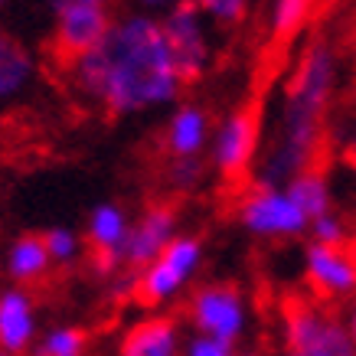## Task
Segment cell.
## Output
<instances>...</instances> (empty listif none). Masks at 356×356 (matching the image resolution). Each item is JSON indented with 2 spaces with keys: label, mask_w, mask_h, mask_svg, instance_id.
<instances>
[{
  "label": "cell",
  "mask_w": 356,
  "mask_h": 356,
  "mask_svg": "<svg viewBox=\"0 0 356 356\" xmlns=\"http://www.w3.org/2000/svg\"><path fill=\"white\" fill-rule=\"evenodd\" d=\"M65 72L79 95L115 118L163 108L186 88L170 59L161 17L140 10L115 17L105 40L65 63Z\"/></svg>",
  "instance_id": "cell-1"
},
{
  "label": "cell",
  "mask_w": 356,
  "mask_h": 356,
  "mask_svg": "<svg viewBox=\"0 0 356 356\" xmlns=\"http://www.w3.org/2000/svg\"><path fill=\"white\" fill-rule=\"evenodd\" d=\"M337 79H340V53L334 40L317 36L304 46L294 69L288 72L278 111V134L261 161L255 184L284 186L294 173L317 167Z\"/></svg>",
  "instance_id": "cell-2"
},
{
  "label": "cell",
  "mask_w": 356,
  "mask_h": 356,
  "mask_svg": "<svg viewBox=\"0 0 356 356\" xmlns=\"http://www.w3.org/2000/svg\"><path fill=\"white\" fill-rule=\"evenodd\" d=\"M281 356H356L343 317L317 298L281 304Z\"/></svg>",
  "instance_id": "cell-3"
},
{
  "label": "cell",
  "mask_w": 356,
  "mask_h": 356,
  "mask_svg": "<svg viewBox=\"0 0 356 356\" xmlns=\"http://www.w3.org/2000/svg\"><path fill=\"white\" fill-rule=\"evenodd\" d=\"M203 238L193 232H180L154 261L134 275V301L144 307H161L177 301L193 284L196 271L203 265Z\"/></svg>",
  "instance_id": "cell-4"
},
{
  "label": "cell",
  "mask_w": 356,
  "mask_h": 356,
  "mask_svg": "<svg viewBox=\"0 0 356 356\" xmlns=\"http://www.w3.org/2000/svg\"><path fill=\"white\" fill-rule=\"evenodd\" d=\"M259 147H261V108L259 105H238L213 128L206 157H209V167L222 180L238 184V180H245L252 173Z\"/></svg>",
  "instance_id": "cell-5"
},
{
  "label": "cell",
  "mask_w": 356,
  "mask_h": 356,
  "mask_svg": "<svg viewBox=\"0 0 356 356\" xmlns=\"http://www.w3.org/2000/svg\"><path fill=\"white\" fill-rule=\"evenodd\" d=\"M186 321L193 327V334H206L238 343L248 327V301L242 288L232 281H206L196 284L186 298Z\"/></svg>",
  "instance_id": "cell-6"
},
{
  "label": "cell",
  "mask_w": 356,
  "mask_h": 356,
  "mask_svg": "<svg viewBox=\"0 0 356 356\" xmlns=\"http://www.w3.org/2000/svg\"><path fill=\"white\" fill-rule=\"evenodd\" d=\"M161 26L180 82L184 86L200 82L213 65V36H209L213 23L206 20L190 0H184L167 13H161Z\"/></svg>",
  "instance_id": "cell-7"
},
{
  "label": "cell",
  "mask_w": 356,
  "mask_h": 356,
  "mask_svg": "<svg viewBox=\"0 0 356 356\" xmlns=\"http://www.w3.org/2000/svg\"><path fill=\"white\" fill-rule=\"evenodd\" d=\"M238 226L255 238H298L311 229V219L294 206L284 186L252 184L236 203Z\"/></svg>",
  "instance_id": "cell-8"
},
{
  "label": "cell",
  "mask_w": 356,
  "mask_h": 356,
  "mask_svg": "<svg viewBox=\"0 0 356 356\" xmlns=\"http://www.w3.org/2000/svg\"><path fill=\"white\" fill-rule=\"evenodd\" d=\"M304 278L317 301L334 307L337 301L356 298V248L353 245H317L307 242Z\"/></svg>",
  "instance_id": "cell-9"
},
{
  "label": "cell",
  "mask_w": 356,
  "mask_h": 356,
  "mask_svg": "<svg viewBox=\"0 0 356 356\" xmlns=\"http://www.w3.org/2000/svg\"><path fill=\"white\" fill-rule=\"evenodd\" d=\"M131 232L128 209L118 203H98L86 222V248L92 255V268L105 278L124 271V242Z\"/></svg>",
  "instance_id": "cell-10"
},
{
  "label": "cell",
  "mask_w": 356,
  "mask_h": 356,
  "mask_svg": "<svg viewBox=\"0 0 356 356\" xmlns=\"http://www.w3.org/2000/svg\"><path fill=\"white\" fill-rule=\"evenodd\" d=\"M180 213L173 203H151L140 209L138 219H131V232L124 242V271L138 275L147 261H154L173 238L180 236Z\"/></svg>",
  "instance_id": "cell-11"
},
{
  "label": "cell",
  "mask_w": 356,
  "mask_h": 356,
  "mask_svg": "<svg viewBox=\"0 0 356 356\" xmlns=\"http://www.w3.org/2000/svg\"><path fill=\"white\" fill-rule=\"evenodd\" d=\"M40 337V317L36 301L20 284L0 288V350L10 356L30 353Z\"/></svg>",
  "instance_id": "cell-12"
},
{
  "label": "cell",
  "mask_w": 356,
  "mask_h": 356,
  "mask_svg": "<svg viewBox=\"0 0 356 356\" xmlns=\"http://www.w3.org/2000/svg\"><path fill=\"white\" fill-rule=\"evenodd\" d=\"M209 138H213V118L203 105L184 102L170 111V118L163 124V154L170 161H193L206 157L209 151Z\"/></svg>",
  "instance_id": "cell-13"
},
{
  "label": "cell",
  "mask_w": 356,
  "mask_h": 356,
  "mask_svg": "<svg viewBox=\"0 0 356 356\" xmlns=\"http://www.w3.org/2000/svg\"><path fill=\"white\" fill-rule=\"evenodd\" d=\"M184 330L170 314H147L121 334L118 356H180Z\"/></svg>",
  "instance_id": "cell-14"
},
{
  "label": "cell",
  "mask_w": 356,
  "mask_h": 356,
  "mask_svg": "<svg viewBox=\"0 0 356 356\" xmlns=\"http://www.w3.org/2000/svg\"><path fill=\"white\" fill-rule=\"evenodd\" d=\"M3 268H7V278L10 284H40V281L53 271V259L46 252V242L40 232H26V236H17L7 245V259H3Z\"/></svg>",
  "instance_id": "cell-15"
},
{
  "label": "cell",
  "mask_w": 356,
  "mask_h": 356,
  "mask_svg": "<svg viewBox=\"0 0 356 356\" xmlns=\"http://www.w3.org/2000/svg\"><path fill=\"white\" fill-rule=\"evenodd\" d=\"M284 193L294 200V206L301 209L304 216L311 219H321L334 209V193H330V180L321 167H307V170L294 173L291 180L284 184Z\"/></svg>",
  "instance_id": "cell-16"
},
{
  "label": "cell",
  "mask_w": 356,
  "mask_h": 356,
  "mask_svg": "<svg viewBox=\"0 0 356 356\" xmlns=\"http://www.w3.org/2000/svg\"><path fill=\"white\" fill-rule=\"evenodd\" d=\"M33 72H36V65H33L26 46H20L10 36H0V102L20 95L30 86Z\"/></svg>",
  "instance_id": "cell-17"
},
{
  "label": "cell",
  "mask_w": 356,
  "mask_h": 356,
  "mask_svg": "<svg viewBox=\"0 0 356 356\" xmlns=\"http://www.w3.org/2000/svg\"><path fill=\"white\" fill-rule=\"evenodd\" d=\"M314 13V0H271L268 7V36L271 43H288L307 26Z\"/></svg>",
  "instance_id": "cell-18"
},
{
  "label": "cell",
  "mask_w": 356,
  "mask_h": 356,
  "mask_svg": "<svg viewBox=\"0 0 356 356\" xmlns=\"http://www.w3.org/2000/svg\"><path fill=\"white\" fill-rule=\"evenodd\" d=\"M86 353H88V334L76 324L49 327L33 343V356H86Z\"/></svg>",
  "instance_id": "cell-19"
},
{
  "label": "cell",
  "mask_w": 356,
  "mask_h": 356,
  "mask_svg": "<svg viewBox=\"0 0 356 356\" xmlns=\"http://www.w3.org/2000/svg\"><path fill=\"white\" fill-rule=\"evenodd\" d=\"M190 3H193L213 26H222V30L242 26L248 10H252V0H190Z\"/></svg>",
  "instance_id": "cell-20"
},
{
  "label": "cell",
  "mask_w": 356,
  "mask_h": 356,
  "mask_svg": "<svg viewBox=\"0 0 356 356\" xmlns=\"http://www.w3.org/2000/svg\"><path fill=\"white\" fill-rule=\"evenodd\" d=\"M43 242L53 265H76L82 259V248H86V238L79 236L76 229L65 226H53L49 232H43Z\"/></svg>",
  "instance_id": "cell-21"
},
{
  "label": "cell",
  "mask_w": 356,
  "mask_h": 356,
  "mask_svg": "<svg viewBox=\"0 0 356 356\" xmlns=\"http://www.w3.org/2000/svg\"><path fill=\"white\" fill-rule=\"evenodd\" d=\"M307 232H311V242H317V245H350L346 219L340 216L337 209H330V213L321 219H314Z\"/></svg>",
  "instance_id": "cell-22"
},
{
  "label": "cell",
  "mask_w": 356,
  "mask_h": 356,
  "mask_svg": "<svg viewBox=\"0 0 356 356\" xmlns=\"http://www.w3.org/2000/svg\"><path fill=\"white\" fill-rule=\"evenodd\" d=\"M206 177V157H193V161H170L167 167V180L177 193H190L203 184Z\"/></svg>",
  "instance_id": "cell-23"
},
{
  "label": "cell",
  "mask_w": 356,
  "mask_h": 356,
  "mask_svg": "<svg viewBox=\"0 0 356 356\" xmlns=\"http://www.w3.org/2000/svg\"><path fill=\"white\" fill-rule=\"evenodd\" d=\"M180 356H238V346L226 343V340H216V337H206V334H190L184 340Z\"/></svg>",
  "instance_id": "cell-24"
},
{
  "label": "cell",
  "mask_w": 356,
  "mask_h": 356,
  "mask_svg": "<svg viewBox=\"0 0 356 356\" xmlns=\"http://www.w3.org/2000/svg\"><path fill=\"white\" fill-rule=\"evenodd\" d=\"M128 3H134V10H140V13H154V17H161V13H167L170 7L184 3V0H128Z\"/></svg>",
  "instance_id": "cell-25"
},
{
  "label": "cell",
  "mask_w": 356,
  "mask_h": 356,
  "mask_svg": "<svg viewBox=\"0 0 356 356\" xmlns=\"http://www.w3.org/2000/svg\"><path fill=\"white\" fill-rule=\"evenodd\" d=\"M46 3H49L53 17L59 10H69V7H88V3H105V7H111V0H46Z\"/></svg>",
  "instance_id": "cell-26"
},
{
  "label": "cell",
  "mask_w": 356,
  "mask_h": 356,
  "mask_svg": "<svg viewBox=\"0 0 356 356\" xmlns=\"http://www.w3.org/2000/svg\"><path fill=\"white\" fill-rule=\"evenodd\" d=\"M346 334H350V340L356 343V298H353V307H350V314H346Z\"/></svg>",
  "instance_id": "cell-27"
},
{
  "label": "cell",
  "mask_w": 356,
  "mask_h": 356,
  "mask_svg": "<svg viewBox=\"0 0 356 356\" xmlns=\"http://www.w3.org/2000/svg\"><path fill=\"white\" fill-rule=\"evenodd\" d=\"M346 163L356 170V131L350 134V140H346Z\"/></svg>",
  "instance_id": "cell-28"
},
{
  "label": "cell",
  "mask_w": 356,
  "mask_h": 356,
  "mask_svg": "<svg viewBox=\"0 0 356 356\" xmlns=\"http://www.w3.org/2000/svg\"><path fill=\"white\" fill-rule=\"evenodd\" d=\"M238 356H259V353H238Z\"/></svg>",
  "instance_id": "cell-29"
},
{
  "label": "cell",
  "mask_w": 356,
  "mask_h": 356,
  "mask_svg": "<svg viewBox=\"0 0 356 356\" xmlns=\"http://www.w3.org/2000/svg\"><path fill=\"white\" fill-rule=\"evenodd\" d=\"M0 356H10V353H3V350H0Z\"/></svg>",
  "instance_id": "cell-30"
},
{
  "label": "cell",
  "mask_w": 356,
  "mask_h": 356,
  "mask_svg": "<svg viewBox=\"0 0 356 356\" xmlns=\"http://www.w3.org/2000/svg\"><path fill=\"white\" fill-rule=\"evenodd\" d=\"M0 3H3V0H0Z\"/></svg>",
  "instance_id": "cell-31"
},
{
  "label": "cell",
  "mask_w": 356,
  "mask_h": 356,
  "mask_svg": "<svg viewBox=\"0 0 356 356\" xmlns=\"http://www.w3.org/2000/svg\"><path fill=\"white\" fill-rule=\"evenodd\" d=\"M353 248H356V245H353Z\"/></svg>",
  "instance_id": "cell-32"
}]
</instances>
